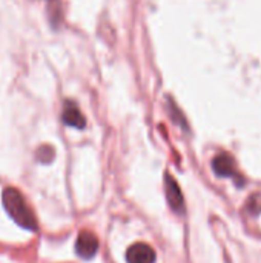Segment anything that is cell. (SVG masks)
Wrapping results in <instances>:
<instances>
[{
	"label": "cell",
	"mask_w": 261,
	"mask_h": 263,
	"mask_svg": "<svg viewBox=\"0 0 261 263\" xmlns=\"http://www.w3.org/2000/svg\"><path fill=\"white\" fill-rule=\"evenodd\" d=\"M3 208L9 214V217L28 231H37V220L31 208L26 205L23 196L14 188H5L2 193Z\"/></svg>",
	"instance_id": "6da1fadb"
},
{
	"label": "cell",
	"mask_w": 261,
	"mask_h": 263,
	"mask_svg": "<svg viewBox=\"0 0 261 263\" xmlns=\"http://www.w3.org/2000/svg\"><path fill=\"white\" fill-rule=\"evenodd\" d=\"M212 170L218 177H229L234 179V182L238 186L245 185V179L242 177V174L237 170V163L234 160V157L228 153H222L218 156H215V159L212 160Z\"/></svg>",
	"instance_id": "7a4b0ae2"
},
{
	"label": "cell",
	"mask_w": 261,
	"mask_h": 263,
	"mask_svg": "<svg viewBox=\"0 0 261 263\" xmlns=\"http://www.w3.org/2000/svg\"><path fill=\"white\" fill-rule=\"evenodd\" d=\"M165 190H166V199H168V203H169L171 210L175 211L180 216L185 214L186 206H185L183 193L180 190L178 182L171 174H166V177H165Z\"/></svg>",
	"instance_id": "3957f363"
},
{
	"label": "cell",
	"mask_w": 261,
	"mask_h": 263,
	"mask_svg": "<svg viewBox=\"0 0 261 263\" xmlns=\"http://www.w3.org/2000/svg\"><path fill=\"white\" fill-rule=\"evenodd\" d=\"M97 251H98L97 236L91 231H82L77 237V242H75V253L82 259L89 260L97 254Z\"/></svg>",
	"instance_id": "277c9868"
},
{
	"label": "cell",
	"mask_w": 261,
	"mask_h": 263,
	"mask_svg": "<svg viewBox=\"0 0 261 263\" xmlns=\"http://www.w3.org/2000/svg\"><path fill=\"white\" fill-rule=\"evenodd\" d=\"M155 251L146 243H135L126 251L128 263H155Z\"/></svg>",
	"instance_id": "5b68a950"
},
{
	"label": "cell",
	"mask_w": 261,
	"mask_h": 263,
	"mask_svg": "<svg viewBox=\"0 0 261 263\" xmlns=\"http://www.w3.org/2000/svg\"><path fill=\"white\" fill-rule=\"evenodd\" d=\"M62 120H63L65 125L77 128V129H83L86 126L85 116L82 114V111L78 109V106L72 100H66L65 102L63 112H62Z\"/></svg>",
	"instance_id": "8992f818"
},
{
	"label": "cell",
	"mask_w": 261,
	"mask_h": 263,
	"mask_svg": "<svg viewBox=\"0 0 261 263\" xmlns=\"http://www.w3.org/2000/svg\"><path fill=\"white\" fill-rule=\"evenodd\" d=\"M246 211H248V214H251V216H254V217H257V216L260 214L261 193H255V194H252V196L248 199V202H246Z\"/></svg>",
	"instance_id": "52a82bcc"
},
{
	"label": "cell",
	"mask_w": 261,
	"mask_h": 263,
	"mask_svg": "<svg viewBox=\"0 0 261 263\" xmlns=\"http://www.w3.org/2000/svg\"><path fill=\"white\" fill-rule=\"evenodd\" d=\"M48 11L51 22L55 26V23L60 22V0H48Z\"/></svg>",
	"instance_id": "ba28073f"
},
{
	"label": "cell",
	"mask_w": 261,
	"mask_h": 263,
	"mask_svg": "<svg viewBox=\"0 0 261 263\" xmlns=\"http://www.w3.org/2000/svg\"><path fill=\"white\" fill-rule=\"evenodd\" d=\"M37 159L43 163H48L54 159V149L51 146H42L37 151Z\"/></svg>",
	"instance_id": "9c48e42d"
}]
</instances>
